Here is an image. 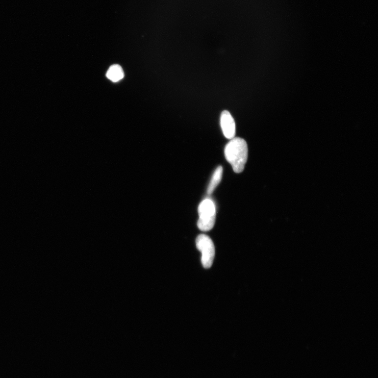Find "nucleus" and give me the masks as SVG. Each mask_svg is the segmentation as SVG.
Returning <instances> with one entry per match:
<instances>
[{"mask_svg": "<svg viewBox=\"0 0 378 378\" xmlns=\"http://www.w3.org/2000/svg\"><path fill=\"white\" fill-rule=\"evenodd\" d=\"M196 246L202 254L201 262L204 267H211L215 256V247L211 239L206 235H200L196 238Z\"/></svg>", "mask_w": 378, "mask_h": 378, "instance_id": "7ed1b4c3", "label": "nucleus"}, {"mask_svg": "<svg viewBox=\"0 0 378 378\" xmlns=\"http://www.w3.org/2000/svg\"><path fill=\"white\" fill-rule=\"evenodd\" d=\"M221 127L224 136L229 139L235 138L236 126L235 119L227 111H223L220 118Z\"/></svg>", "mask_w": 378, "mask_h": 378, "instance_id": "20e7f679", "label": "nucleus"}, {"mask_svg": "<svg viewBox=\"0 0 378 378\" xmlns=\"http://www.w3.org/2000/svg\"><path fill=\"white\" fill-rule=\"evenodd\" d=\"M226 160L236 173L242 172L248 157V147L245 140L239 137L231 139L224 149Z\"/></svg>", "mask_w": 378, "mask_h": 378, "instance_id": "f257e3e1", "label": "nucleus"}, {"mask_svg": "<svg viewBox=\"0 0 378 378\" xmlns=\"http://www.w3.org/2000/svg\"><path fill=\"white\" fill-rule=\"evenodd\" d=\"M223 174V168L221 166L218 167L215 170L211 182L207 189V193L209 195L211 194L216 187H217L221 181Z\"/></svg>", "mask_w": 378, "mask_h": 378, "instance_id": "423d86ee", "label": "nucleus"}, {"mask_svg": "<svg viewBox=\"0 0 378 378\" xmlns=\"http://www.w3.org/2000/svg\"><path fill=\"white\" fill-rule=\"evenodd\" d=\"M106 77L113 82L120 81L124 77L122 67L117 64L111 66L107 72Z\"/></svg>", "mask_w": 378, "mask_h": 378, "instance_id": "39448f33", "label": "nucleus"}, {"mask_svg": "<svg viewBox=\"0 0 378 378\" xmlns=\"http://www.w3.org/2000/svg\"><path fill=\"white\" fill-rule=\"evenodd\" d=\"M198 228L203 231L211 230L215 224L216 218V207L213 201L210 199L203 201L198 207Z\"/></svg>", "mask_w": 378, "mask_h": 378, "instance_id": "f03ea898", "label": "nucleus"}]
</instances>
